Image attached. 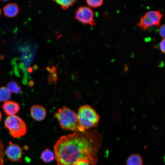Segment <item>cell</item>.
<instances>
[{"mask_svg": "<svg viewBox=\"0 0 165 165\" xmlns=\"http://www.w3.org/2000/svg\"><path fill=\"white\" fill-rule=\"evenodd\" d=\"M103 139L96 130L77 131L62 136L54 146L57 165H75L80 161L96 164Z\"/></svg>", "mask_w": 165, "mask_h": 165, "instance_id": "1", "label": "cell"}, {"mask_svg": "<svg viewBox=\"0 0 165 165\" xmlns=\"http://www.w3.org/2000/svg\"><path fill=\"white\" fill-rule=\"evenodd\" d=\"M77 115L79 131L84 132L89 128L96 127L99 122V117L97 113L89 105L80 106Z\"/></svg>", "mask_w": 165, "mask_h": 165, "instance_id": "2", "label": "cell"}, {"mask_svg": "<svg viewBox=\"0 0 165 165\" xmlns=\"http://www.w3.org/2000/svg\"><path fill=\"white\" fill-rule=\"evenodd\" d=\"M63 129L69 130L78 131L79 127L77 114L65 106L59 108L54 115Z\"/></svg>", "mask_w": 165, "mask_h": 165, "instance_id": "3", "label": "cell"}, {"mask_svg": "<svg viewBox=\"0 0 165 165\" xmlns=\"http://www.w3.org/2000/svg\"><path fill=\"white\" fill-rule=\"evenodd\" d=\"M5 127L10 134L15 138L24 135L27 132L26 125L25 122L19 116L13 115L9 116L5 121Z\"/></svg>", "mask_w": 165, "mask_h": 165, "instance_id": "4", "label": "cell"}, {"mask_svg": "<svg viewBox=\"0 0 165 165\" xmlns=\"http://www.w3.org/2000/svg\"><path fill=\"white\" fill-rule=\"evenodd\" d=\"M162 16V14L159 10L148 11L143 16H141L140 21L137 25L145 31L154 25L159 27Z\"/></svg>", "mask_w": 165, "mask_h": 165, "instance_id": "5", "label": "cell"}, {"mask_svg": "<svg viewBox=\"0 0 165 165\" xmlns=\"http://www.w3.org/2000/svg\"><path fill=\"white\" fill-rule=\"evenodd\" d=\"M94 13L90 8L86 6L78 7L75 13V19L84 25L94 27L96 25L94 19Z\"/></svg>", "mask_w": 165, "mask_h": 165, "instance_id": "6", "label": "cell"}, {"mask_svg": "<svg viewBox=\"0 0 165 165\" xmlns=\"http://www.w3.org/2000/svg\"><path fill=\"white\" fill-rule=\"evenodd\" d=\"M7 157L12 161L17 162L20 160L22 156V150L19 145L9 142L5 151Z\"/></svg>", "mask_w": 165, "mask_h": 165, "instance_id": "7", "label": "cell"}, {"mask_svg": "<svg viewBox=\"0 0 165 165\" xmlns=\"http://www.w3.org/2000/svg\"><path fill=\"white\" fill-rule=\"evenodd\" d=\"M31 117L35 120L40 121L43 120L46 117V109L40 105H34L31 108Z\"/></svg>", "mask_w": 165, "mask_h": 165, "instance_id": "8", "label": "cell"}, {"mask_svg": "<svg viewBox=\"0 0 165 165\" xmlns=\"http://www.w3.org/2000/svg\"><path fill=\"white\" fill-rule=\"evenodd\" d=\"M2 108L5 113L9 116L14 115L20 109L19 104L12 101L5 102L2 105Z\"/></svg>", "mask_w": 165, "mask_h": 165, "instance_id": "9", "label": "cell"}, {"mask_svg": "<svg viewBox=\"0 0 165 165\" xmlns=\"http://www.w3.org/2000/svg\"><path fill=\"white\" fill-rule=\"evenodd\" d=\"M3 11L5 16L12 17L17 15L19 13V8L16 3H10L7 4L3 7Z\"/></svg>", "mask_w": 165, "mask_h": 165, "instance_id": "10", "label": "cell"}, {"mask_svg": "<svg viewBox=\"0 0 165 165\" xmlns=\"http://www.w3.org/2000/svg\"><path fill=\"white\" fill-rule=\"evenodd\" d=\"M143 160L138 154H133L127 158L126 165H143Z\"/></svg>", "mask_w": 165, "mask_h": 165, "instance_id": "11", "label": "cell"}, {"mask_svg": "<svg viewBox=\"0 0 165 165\" xmlns=\"http://www.w3.org/2000/svg\"><path fill=\"white\" fill-rule=\"evenodd\" d=\"M54 153L49 149L45 150L41 155V158L43 162L49 163L52 161L55 158Z\"/></svg>", "mask_w": 165, "mask_h": 165, "instance_id": "12", "label": "cell"}, {"mask_svg": "<svg viewBox=\"0 0 165 165\" xmlns=\"http://www.w3.org/2000/svg\"><path fill=\"white\" fill-rule=\"evenodd\" d=\"M11 97L10 92L7 87L2 86L0 88V101L6 102L8 101Z\"/></svg>", "mask_w": 165, "mask_h": 165, "instance_id": "13", "label": "cell"}, {"mask_svg": "<svg viewBox=\"0 0 165 165\" xmlns=\"http://www.w3.org/2000/svg\"><path fill=\"white\" fill-rule=\"evenodd\" d=\"M7 88L10 92L12 93L17 94L21 91L20 88L18 86L16 82L14 81L9 82L7 85Z\"/></svg>", "mask_w": 165, "mask_h": 165, "instance_id": "14", "label": "cell"}, {"mask_svg": "<svg viewBox=\"0 0 165 165\" xmlns=\"http://www.w3.org/2000/svg\"><path fill=\"white\" fill-rule=\"evenodd\" d=\"M54 1L57 4L60 5L64 10L67 9L77 1L76 0H60Z\"/></svg>", "mask_w": 165, "mask_h": 165, "instance_id": "15", "label": "cell"}, {"mask_svg": "<svg viewBox=\"0 0 165 165\" xmlns=\"http://www.w3.org/2000/svg\"><path fill=\"white\" fill-rule=\"evenodd\" d=\"M103 0H88L86 2L88 6L92 7H97L101 6L103 2Z\"/></svg>", "mask_w": 165, "mask_h": 165, "instance_id": "16", "label": "cell"}, {"mask_svg": "<svg viewBox=\"0 0 165 165\" xmlns=\"http://www.w3.org/2000/svg\"><path fill=\"white\" fill-rule=\"evenodd\" d=\"M4 146L2 142L0 141V165H4Z\"/></svg>", "mask_w": 165, "mask_h": 165, "instance_id": "17", "label": "cell"}, {"mask_svg": "<svg viewBox=\"0 0 165 165\" xmlns=\"http://www.w3.org/2000/svg\"><path fill=\"white\" fill-rule=\"evenodd\" d=\"M165 24L162 25L160 26L159 30V32L160 36L163 38H165Z\"/></svg>", "mask_w": 165, "mask_h": 165, "instance_id": "18", "label": "cell"}, {"mask_svg": "<svg viewBox=\"0 0 165 165\" xmlns=\"http://www.w3.org/2000/svg\"><path fill=\"white\" fill-rule=\"evenodd\" d=\"M165 39L163 38L161 41L160 44V48L161 51L164 53H165Z\"/></svg>", "mask_w": 165, "mask_h": 165, "instance_id": "19", "label": "cell"}, {"mask_svg": "<svg viewBox=\"0 0 165 165\" xmlns=\"http://www.w3.org/2000/svg\"><path fill=\"white\" fill-rule=\"evenodd\" d=\"M75 165H90V164L85 162L80 161L78 163Z\"/></svg>", "mask_w": 165, "mask_h": 165, "instance_id": "20", "label": "cell"}, {"mask_svg": "<svg viewBox=\"0 0 165 165\" xmlns=\"http://www.w3.org/2000/svg\"><path fill=\"white\" fill-rule=\"evenodd\" d=\"M1 119H2V114L0 111V121L1 120Z\"/></svg>", "mask_w": 165, "mask_h": 165, "instance_id": "21", "label": "cell"}, {"mask_svg": "<svg viewBox=\"0 0 165 165\" xmlns=\"http://www.w3.org/2000/svg\"><path fill=\"white\" fill-rule=\"evenodd\" d=\"M1 10L0 9V15H1Z\"/></svg>", "mask_w": 165, "mask_h": 165, "instance_id": "22", "label": "cell"}]
</instances>
